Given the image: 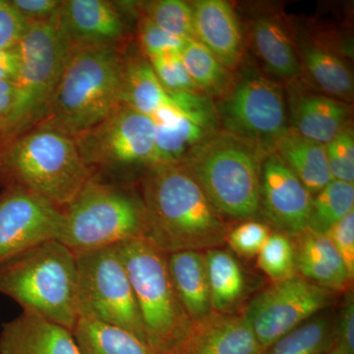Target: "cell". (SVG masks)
Wrapping results in <instances>:
<instances>
[{
	"instance_id": "cell-25",
	"label": "cell",
	"mask_w": 354,
	"mask_h": 354,
	"mask_svg": "<svg viewBox=\"0 0 354 354\" xmlns=\"http://www.w3.org/2000/svg\"><path fill=\"white\" fill-rule=\"evenodd\" d=\"M216 124L185 115L174 124L156 125L153 167L181 164L196 147L215 134Z\"/></svg>"
},
{
	"instance_id": "cell-23",
	"label": "cell",
	"mask_w": 354,
	"mask_h": 354,
	"mask_svg": "<svg viewBox=\"0 0 354 354\" xmlns=\"http://www.w3.org/2000/svg\"><path fill=\"white\" fill-rule=\"evenodd\" d=\"M274 153H278L311 195H316L333 180L325 145L305 138L293 128H288L281 137Z\"/></svg>"
},
{
	"instance_id": "cell-22",
	"label": "cell",
	"mask_w": 354,
	"mask_h": 354,
	"mask_svg": "<svg viewBox=\"0 0 354 354\" xmlns=\"http://www.w3.org/2000/svg\"><path fill=\"white\" fill-rule=\"evenodd\" d=\"M250 37L256 55L269 72L288 82L297 80L301 64L288 32L278 20L270 16L255 18Z\"/></svg>"
},
{
	"instance_id": "cell-13",
	"label": "cell",
	"mask_w": 354,
	"mask_h": 354,
	"mask_svg": "<svg viewBox=\"0 0 354 354\" xmlns=\"http://www.w3.org/2000/svg\"><path fill=\"white\" fill-rule=\"evenodd\" d=\"M62 209L14 186L0 198V265L46 242L58 241Z\"/></svg>"
},
{
	"instance_id": "cell-38",
	"label": "cell",
	"mask_w": 354,
	"mask_h": 354,
	"mask_svg": "<svg viewBox=\"0 0 354 354\" xmlns=\"http://www.w3.org/2000/svg\"><path fill=\"white\" fill-rule=\"evenodd\" d=\"M339 254L349 276H354V211L335 223L325 234Z\"/></svg>"
},
{
	"instance_id": "cell-44",
	"label": "cell",
	"mask_w": 354,
	"mask_h": 354,
	"mask_svg": "<svg viewBox=\"0 0 354 354\" xmlns=\"http://www.w3.org/2000/svg\"><path fill=\"white\" fill-rule=\"evenodd\" d=\"M2 132H4L3 124H2L1 121H0V134H1Z\"/></svg>"
},
{
	"instance_id": "cell-31",
	"label": "cell",
	"mask_w": 354,
	"mask_h": 354,
	"mask_svg": "<svg viewBox=\"0 0 354 354\" xmlns=\"http://www.w3.org/2000/svg\"><path fill=\"white\" fill-rule=\"evenodd\" d=\"M351 211H354V184L333 179L312 199L308 230L325 234Z\"/></svg>"
},
{
	"instance_id": "cell-28",
	"label": "cell",
	"mask_w": 354,
	"mask_h": 354,
	"mask_svg": "<svg viewBox=\"0 0 354 354\" xmlns=\"http://www.w3.org/2000/svg\"><path fill=\"white\" fill-rule=\"evenodd\" d=\"M304 58L309 76L326 95L344 102L353 97V76L341 58L317 44L305 46Z\"/></svg>"
},
{
	"instance_id": "cell-35",
	"label": "cell",
	"mask_w": 354,
	"mask_h": 354,
	"mask_svg": "<svg viewBox=\"0 0 354 354\" xmlns=\"http://www.w3.org/2000/svg\"><path fill=\"white\" fill-rule=\"evenodd\" d=\"M162 87L169 94H202L184 66L180 55L149 59Z\"/></svg>"
},
{
	"instance_id": "cell-34",
	"label": "cell",
	"mask_w": 354,
	"mask_h": 354,
	"mask_svg": "<svg viewBox=\"0 0 354 354\" xmlns=\"http://www.w3.org/2000/svg\"><path fill=\"white\" fill-rule=\"evenodd\" d=\"M328 165L334 180L354 184V135L346 127L325 145Z\"/></svg>"
},
{
	"instance_id": "cell-36",
	"label": "cell",
	"mask_w": 354,
	"mask_h": 354,
	"mask_svg": "<svg viewBox=\"0 0 354 354\" xmlns=\"http://www.w3.org/2000/svg\"><path fill=\"white\" fill-rule=\"evenodd\" d=\"M139 39L149 59L180 55L185 39L167 34L146 17L139 23Z\"/></svg>"
},
{
	"instance_id": "cell-5",
	"label": "cell",
	"mask_w": 354,
	"mask_h": 354,
	"mask_svg": "<svg viewBox=\"0 0 354 354\" xmlns=\"http://www.w3.org/2000/svg\"><path fill=\"white\" fill-rule=\"evenodd\" d=\"M143 323L147 344L156 354H171L192 321L172 281L167 254L145 237L118 244Z\"/></svg>"
},
{
	"instance_id": "cell-14",
	"label": "cell",
	"mask_w": 354,
	"mask_h": 354,
	"mask_svg": "<svg viewBox=\"0 0 354 354\" xmlns=\"http://www.w3.org/2000/svg\"><path fill=\"white\" fill-rule=\"evenodd\" d=\"M312 195L277 153L260 169V208L281 234L297 236L308 228Z\"/></svg>"
},
{
	"instance_id": "cell-19",
	"label": "cell",
	"mask_w": 354,
	"mask_h": 354,
	"mask_svg": "<svg viewBox=\"0 0 354 354\" xmlns=\"http://www.w3.org/2000/svg\"><path fill=\"white\" fill-rule=\"evenodd\" d=\"M297 237L295 265L300 277L328 290H344L353 279L327 235L307 228Z\"/></svg>"
},
{
	"instance_id": "cell-37",
	"label": "cell",
	"mask_w": 354,
	"mask_h": 354,
	"mask_svg": "<svg viewBox=\"0 0 354 354\" xmlns=\"http://www.w3.org/2000/svg\"><path fill=\"white\" fill-rule=\"evenodd\" d=\"M270 228L258 221H245L227 232L228 245L244 257L257 256L271 235Z\"/></svg>"
},
{
	"instance_id": "cell-40",
	"label": "cell",
	"mask_w": 354,
	"mask_h": 354,
	"mask_svg": "<svg viewBox=\"0 0 354 354\" xmlns=\"http://www.w3.org/2000/svg\"><path fill=\"white\" fill-rule=\"evenodd\" d=\"M10 3L28 22L51 19L62 6V1L57 0H14Z\"/></svg>"
},
{
	"instance_id": "cell-9",
	"label": "cell",
	"mask_w": 354,
	"mask_h": 354,
	"mask_svg": "<svg viewBox=\"0 0 354 354\" xmlns=\"http://www.w3.org/2000/svg\"><path fill=\"white\" fill-rule=\"evenodd\" d=\"M74 254L79 318L127 330L147 344L138 304L118 246Z\"/></svg>"
},
{
	"instance_id": "cell-20",
	"label": "cell",
	"mask_w": 354,
	"mask_h": 354,
	"mask_svg": "<svg viewBox=\"0 0 354 354\" xmlns=\"http://www.w3.org/2000/svg\"><path fill=\"white\" fill-rule=\"evenodd\" d=\"M293 122L297 133L318 143H329L346 127L351 109L346 102L329 95H299L291 104Z\"/></svg>"
},
{
	"instance_id": "cell-18",
	"label": "cell",
	"mask_w": 354,
	"mask_h": 354,
	"mask_svg": "<svg viewBox=\"0 0 354 354\" xmlns=\"http://www.w3.org/2000/svg\"><path fill=\"white\" fill-rule=\"evenodd\" d=\"M0 354H81L71 330L31 312L4 323Z\"/></svg>"
},
{
	"instance_id": "cell-7",
	"label": "cell",
	"mask_w": 354,
	"mask_h": 354,
	"mask_svg": "<svg viewBox=\"0 0 354 354\" xmlns=\"http://www.w3.org/2000/svg\"><path fill=\"white\" fill-rule=\"evenodd\" d=\"M62 214L64 223L58 241L74 253L145 237L143 201L94 177L62 209Z\"/></svg>"
},
{
	"instance_id": "cell-1",
	"label": "cell",
	"mask_w": 354,
	"mask_h": 354,
	"mask_svg": "<svg viewBox=\"0 0 354 354\" xmlns=\"http://www.w3.org/2000/svg\"><path fill=\"white\" fill-rule=\"evenodd\" d=\"M142 201L145 239L167 255L218 248L227 239L221 216L183 165L149 169Z\"/></svg>"
},
{
	"instance_id": "cell-4",
	"label": "cell",
	"mask_w": 354,
	"mask_h": 354,
	"mask_svg": "<svg viewBox=\"0 0 354 354\" xmlns=\"http://www.w3.org/2000/svg\"><path fill=\"white\" fill-rule=\"evenodd\" d=\"M264 153L227 132L209 136L181 162L221 216L247 218L260 209Z\"/></svg>"
},
{
	"instance_id": "cell-29",
	"label": "cell",
	"mask_w": 354,
	"mask_h": 354,
	"mask_svg": "<svg viewBox=\"0 0 354 354\" xmlns=\"http://www.w3.org/2000/svg\"><path fill=\"white\" fill-rule=\"evenodd\" d=\"M337 341L329 315H316L274 342L261 354H328Z\"/></svg>"
},
{
	"instance_id": "cell-39",
	"label": "cell",
	"mask_w": 354,
	"mask_h": 354,
	"mask_svg": "<svg viewBox=\"0 0 354 354\" xmlns=\"http://www.w3.org/2000/svg\"><path fill=\"white\" fill-rule=\"evenodd\" d=\"M29 23L10 1L0 0V50H12L24 36Z\"/></svg>"
},
{
	"instance_id": "cell-41",
	"label": "cell",
	"mask_w": 354,
	"mask_h": 354,
	"mask_svg": "<svg viewBox=\"0 0 354 354\" xmlns=\"http://www.w3.org/2000/svg\"><path fill=\"white\" fill-rule=\"evenodd\" d=\"M335 344L346 354H354V302L353 297H348L341 318L337 325Z\"/></svg>"
},
{
	"instance_id": "cell-10",
	"label": "cell",
	"mask_w": 354,
	"mask_h": 354,
	"mask_svg": "<svg viewBox=\"0 0 354 354\" xmlns=\"http://www.w3.org/2000/svg\"><path fill=\"white\" fill-rule=\"evenodd\" d=\"M156 124L152 118L120 104L97 127L73 138L84 164L92 172L120 176L152 169Z\"/></svg>"
},
{
	"instance_id": "cell-17",
	"label": "cell",
	"mask_w": 354,
	"mask_h": 354,
	"mask_svg": "<svg viewBox=\"0 0 354 354\" xmlns=\"http://www.w3.org/2000/svg\"><path fill=\"white\" fill-rule=\"evenodd\" d=\"M191 6L194 39L225 68H236L243 53V38L234 8L223 0H199Z\"/></svg>"
},
{
	"instance_id": "cell-6",
	"label": "cell",
	"mask_w": 354,
	"mask_h": 354,
	"mask_svg": "<svg viewBox=\"0 0 354 354\" xmlns=\"http://www.w3.org/2000/svg\"><path fill=\"white\" fill-rule=\"evenodd\" d=\"M16 185L64 209L93 178L73 138L50 128L18 135L6 155Z\"/></svg>"
},
{
	"instance_id": "cell-27",
	"label": "cell",
	"mask_w": 354,
	"mask_h": 354,
	"mask_svg": "<svg viewBox=\"0 0 354 354\" xmlns=\"http://www.w3.org/2000/svg\"><path fill=\"white\" fill-rule=\"evenodd\" d=\"M72 334L81 354H156L127 330L91 319L79 318Z\"/></svg>"
},
{
	"instance_id": "cell-11",
	"label": "cell",
	"mask_w": 354,
	"mask_h": 354,
	"mask_svg": "<svg viewBox=\"0 0 354 354\" xmlns=\"http://www.w3.org/2000/svg\"><path fill=\"white\" fill-rule=\"evenodd\" d=\"M216 109L225 132L243 140L264 155L274 152L288 130L283 88L258 72H246L223 95Z\"/></svg>"
},
{
	"instance_id": "cell-15",
	"label": "cell",
	"mask_w": 354,
	"mask_h": 354,
	"mask_svg": "<svg viewBox=\"0 0 354 354\" xmlns=\"http://www.w3.org/2000/svg\"><path fill=\"white\" fill-rule=\"evenodd\" d=\"M57 26L70 48L116 46L127 34L122 14L104 0L62 1Z\"/></svg>"
},
{
	"instance_id": "cell-43",
	"label": "cell",
	"mask_w": 354,
	"mask_h": 354,
	"mask_svg": "<svg viewBox=\"0 0 354 354\" xmlns=\"http://www.w3.org/2000/svg\"><path fill=\"white\" fill-rule=\"evenodd\" d=\"M328 354H346L344 353V351H342V348H339V346H337V344H335V346H333V348L330 349L329 351V353Z\"/></svg>"
},
{
	"instance_id": "cell-33",
	"label": "cell",
	"mask_w": 354,
	"mask_h": 354,
	"mask_svg": "<svg viewBox=\"0 0 354 354\" xmlns=\"http://www.w3.org/2000/svg\"><path fill=\"white\" fill-rule=\"evenodd\" d=\"M257 265L274 283L295 276V243L288 235L272 234L258 253Z\"/></svg>"
},
{
	"instance_id": "cell-24",
	"label": "cell",
	"mask_w": 354,
	"mask_h": 354,
	"mask_svg": "<svg viewBox=\"0 0 354 354\" xmlns=\"http://www.w3.org/2000/svg\"><path fill=\"white\" fill-rule=\"evenodd\" d=\"M120 101L149 118L160 108L180 104L178 95L162 87L150 62L139 58L124 59Z\"/></svg>"
},
{
	"instance_id": "cell-8",
	"label": "cell",
	"mask_w": 354,
	"mask_h": 354,
	"mask_svg": "<svg viewBox=\"0 0 354 354\" xmlns=\"http://www.w3.org/2000/svg\"><path fill=\"white\" fill-rule=\"evenodd\" d=\"M58 14V13H57ZM51 19L30 22L15 46L20 65L14 80L15 102L4 132L20 135L38 127L57 92L72 48Z\"/></svg>"
},
{
	"instance_id": "cell-2",
	"label": "cell",
	"mask_w": 354,
	"mask_h": 354,
	"mask_svg": "<svg viewBox=\"0 0 354 354\" xmlns=\"http://www.w3.org/2000/svg\"><path fill=\"white\" fill-rule=\"evenodd\" d=\"M123 64L116 46L73 48L48 113L36 127L75 138L97 127L121 104Z\"/></svg>"
},
{
	"instance_id": "cell-3",
	"label": "cell",
	"mask_w": 354,
	"mask_h": 354,
	"mask_svg": "<svg viewBox=\"0 0 354 354\" xmlns=\"http://www.w3.org/2000/svg\"><path fill=\"white\" fill-rule=\"evenodd\" d=\"M0 293L72 332L79 319L75 254L51 241L16 256L0 265Z\"/></svg>"
},
{
	"instance_id": "cell-32",
	"label": "cell",
	"mask_w": 354,
	"mask_h": 354,
	"mask_svg": "<svg viewBox=\"0 0 354 354\" xmlns=\"http://www.w3.org/2000/svg\"><path fill=\"white\" fill-rule=\"evenodd\" d=\"M144 17L162 31L185 39H194L192 6L181 0H158L144 6Z\"/></svg>"
},
{
	"instance_id": "cell-16",
	"label": "cell",
	"mask_w": 354,
	"mask_h": 354,
	"mask_svg": "<svg viewBox=\"0 0 354 354\" xmlns=\"http://www.w3.org/2000/svg\"><path fill=\"white\" fill-rule=\"evenodd\" d=\"M263 348L243 316L213 312L192 327L171 354H261Z\"/></svg>"
},
{
	"instance_id": "cell-42",
	"label": "cell",
	"mask_w": 354,
	"mask_h": 354,
	"mask_svg": "<svg viewBox=\"0 0 354 354\" xmlns=\"http://www.w3.org/2000/svg\"><path fill=\"white\" fill-rule=\"evenodd\" d=\"M20 58L15 48L0 50V80L12 81L19 70Z\"/></svg>"
},
{
	"instance_id": "cell-21",
	"label": "cell",
	"mask_w": 354,
	"mask_h": 354,
	"mask_svg": "<svg viewBox=\"0 0 354 354\" xmlns=\"http://www.w3.org/2000/svg\"><path fill=\"white\" fill-rule=\"evenodd\" d=\"M177 295L192 323L213 313L206 259L199 251H179L167 255Z\"/></svg>"
},
{
	"instance_id": "cell-30",
	"label": "cell",
	"mask_w": 354,
	"mask_h": 354,
	"mask_svg": "<svg viewBox=\"0 0 354 354\" xmlns=\"http://www.w3.org/2000/svg\"><path fill=\"white\" fill-rule=\"evenodd\" d=\"M181 59L194 83L204 95L223 97L232 88V76L197 39L186 41Z\"/></svg>"
},
{
	"instance_id": "cell-26",
	"label": "cell",
	"mask_w": 354,
	"mask_h": 354,
	"mask_svg": "<svg viewBox=\"0 0 354 354\" xmlns=\"http://www.w3.org/2000/svg\"><path fill=\"white\" fill-rule=\"evenodd\" d=\"M214 312L230 313L239 305L245 291V277L232 254L221 248L205 253Z\"/></svg>"
},
{
	"instance_id": "cell-12",
	"label": "cell",
	"mask_w": 354,
	"mask_h": 354,
	"mask_svg": "<svg viewBox=\"0 0 354 354\" xmlns=\"http://www.w3.org/2000/svg\"><path fill=\"white\" fill-rule=\"evenodd\" d=\"M332 300L333 291L295 274L254 298L243 317L264 351L327 308Z\"/></svg>"
}]
</instances>
